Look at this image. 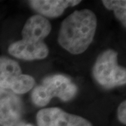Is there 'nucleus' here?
<instances>
[{
    "mask_svg": "<svg viewBox=\"0 0 126 126\" xmlns=\"http://www.w3.org/2000/svg\"><path fill=\"white\" fill-rule=\"evenodd\" d=\"M118 118L121 123L126 124V102L124 100L118 108Z\"/></svg>",
    "mask_w": 126,
    "mask_h": 126,
    "instance_id": "11",
    "label": "nucleus"
},
{
    "mask_svg": "<svg viewBox=\"0 0 126 126\" xmlns=\"http://www.w3.org/2000/svg\"><path fill=\"white\" fill-rule=\"evenodd\" d=\"M51 31V25L45 17L39 14L32 16L27 20L22 31L23 40L43 42Z\"/></svg>",
    "mask_w": 126,
    "mask_h": 126,
    "instance_id": "8",
    "label": "nucleus"
},
{
    "mask_svg": "<svg viewBox=\"0 0 126 126\" xmlns=\"http://www.w3.org/2000/svg\"><path fill=\"white\" fill-rule=\"evenodd\" d=\"M14 126H33L31 124H27V123H22V122H18L17 124H16Z\"/></svg>",
    "mask_w": 126,
    "mask_h": 126,
    "instance_id": "12",
    "label": "nucleus"
},
{
    "mask_svg": "<svg viewBox=\"0 0 126 126\" xmlns=\"http://www.w3.org/2000/svg\"><path fill=\"white\" fill-rule=\"evenodd\" d=\"M38 126H92L90 121L81 116L53 107L41 109L36 114Z\"/></svg>",
    "mask_w": 126,
    "mask_h": 126,
    "instance_id": "5",
    "label": "nucleus"
},
{
    "mask_svg": "<svg viewBox=\"0 0 126 126\" xmlns=\"http://www.w3.org/2000/svg\"><path fill=\"white\" fill-rule=\"evenodd\" d=\"M35 83L30 75L23 74L20 67L14 60L0 57V88L11 90L15 94H24Z\"/></svg>",
    "mask_w": 126,
    "mask_h": 126,
    "instance_id": "4",
    "label": "nucleus"
},
{
    "mask_svg": "<svg viewBox=\"0 0 126 126\" xmlns=\"http://www.w3.org/2000/svg\"><path fill=\"white\" fill-rule=\"evenodd\" d=\"M97 28V18L90 9L75 11L63 21L58 41L70 53H83L93 40Z\"/></svg>",
    "mask_w": 126,
    "mask_h": 126,
    "instance_id": "1",
    "label": "nucleus"
},
{
    "mask_svg": "<svg viewBox=\"0 0 126 126\" xmlns=\"http://www.w3.org/2000/svg\"><path fill=\"white\" fill-rule=\"evenodd\" d=\"M78 88L71 80L64 75L57 74L46 77L32 93V102L38 107L47 105L50 99L58 97L64 102L73 99Z\"/></svg>",
    "mask_w": 126,
    "mask_h": 126,
    "instance_id": "2",
    "label": "nucleus"
},
{
    "mask_svg": "<svg viewBox=\"0 0 126 126\" xmlns=\"http://www.w3.org/2000/svg\"><path fill=\"white\" fill-rule=\"evenodd\" d=\"M23 102L18 94L0 88V126H14L22 116Z\"/></svg>",
    "mask_w": 126,
    "mask_h": 126,
    "instance_id": "6",
    "label": "nucleus"
},
{
    "mask_svg": "<svg viewBox=\"0 0 126 126\" xmlns=\"http://www.w3.org/2000/svg\"><path fill=\"white\" fill-rule=\"evenodd\" d=\"M8 50L12 56L25 60H42L46 58L49 53L48 46L44 42H33L23 39L11 44Z\"/></svg>",
    "mask_w": 126,
    "mask_h": 126,
    "instance_id": "7",
    "label": "nucleus"
},
{
    "mask_svg": "<svg viewBox=\"0 0 126 126\" xmlns=\"http://www.w3.org/2000/svg\"><path fill=\"white\" fill-rule=\"evenodd\" d=\"M108 10H113L116 18L126 27V1L119 0H104L102 1Z\"/></svg>",
    "mask_w": 126,
    "mask_h": 126,
    "instance_id": "10",
    "label": "nucleus"
},
{
    "mask_svg": "<svg viewBox=\"0 0 126 126\" xmlns=\"http://www.w3.org/2000/svg\"><path fill=\"white\" fill-rule=\"evenodd\" d=\"M97 82L106 88L125 85L126 69L118 63V53L113 50H104L98 56L93 68Z\"/></svg>",
    "mask_w": 126,
    "mask_h": 126,
    "instance_id": "3",
    "label": "nucleus"
},
{
    "mask_svg": "<svg viewBox=\"0 0 126 126\" xmlns=\"http://www.w3.org/2000/svg\"><path fill=\"white\" fill-rule=\"evenodd\" d=\"M32 9L42 16L56 18L61 16L68 7L81 3L78 0H32L28 1Z\"/></svg>",
    "mask_w": 126,
    "mask_h": 126,
    "instance_id": "9",
    "label": "nucleus"
}]
</instances>
